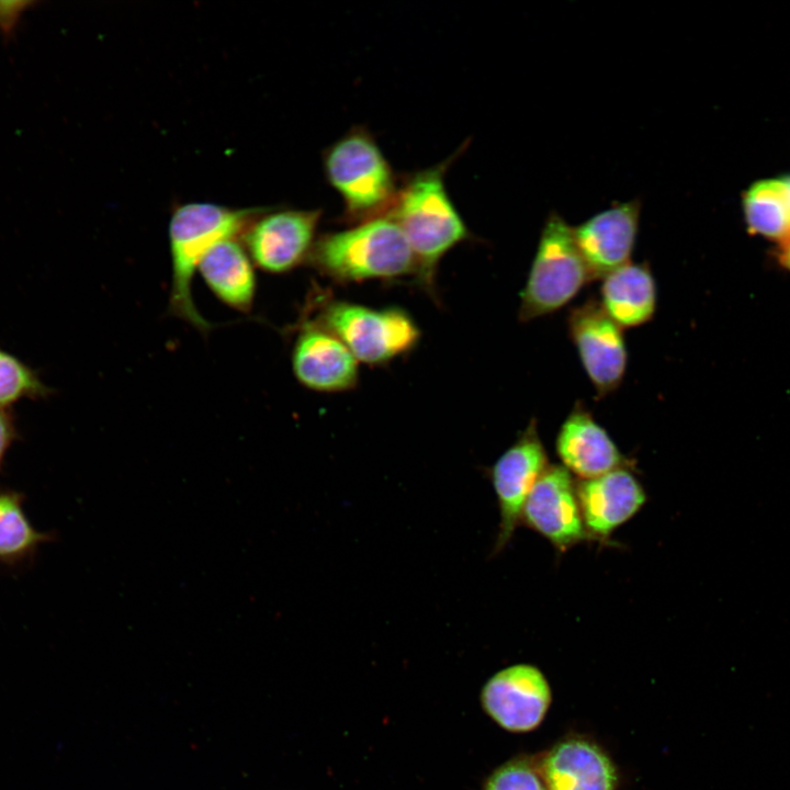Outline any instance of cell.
<instances>
[{
	"instance_id": "12",
	"label": "cell",
	"mask_w": 790,
	"mask_h": 790,
	"mask_svg": "<svg viewBox=\"0 0 790 790\" xmlns=\"http://www.w3.org/2000/svg\"><path fill=\"white\" fill-rule=\"evenodd\" d=\"M358 360L332 332L315 320L302 317L292 347L295 379L308 390L338 393L356 387Z\"/></svg>"
},
{
	"instance_id": "13",
	"label": "cell",
	"mask_w": 790,
	"mask_h": 790,
	"mask_svg": "<svg viewBox=\"0 0 790 790\" xmlns=\"http://www.w3.org/2000/svg\"><path fill=\"white\" fill-rule=\"evenodd\" d=\"M640 213L641 202L632 200L613 204L573 227L575 242L594 280L630 262Z\"/></svg>"
},
{
	"instance_id": "6",
	"label": "cell",
	"mask_w": 790,
	"mask_h": 790,
	"mask_svg": "<svg viewBox=\"0 0 790 790\" xmlns=\"http://www.w3.org/2000/svg\"><path fill=\"white\" fill-rule=\"evenodd\" d=\"M317 324L332 332L358 362L383 365L410 352L419 342L420 330L403 308H373L334 300L320 306Z\"/></svg>"
},
{
	"instance_id": "25",
	"label": "cell",
	"mask_w": 790,
	"mask_h": 790,
	"mask_svg": "<svg viewBox=\"0 0 790 790\" xmlns=\"http://www.w3.org/2000/svg\"><path fill=\"white\" fill-rule=\"evenodd\" d=\"M778 260L785 269L790 271V238L780 244Z\"/></svg>"
},
{
	"instance_id": "24",
	"label": "cell",
	"mask_w": 790,
	"mask_h": 790,
	"mask_svg": "<svg viewBox=\"0 0 790 790\" xmlns=\"http://www.w3.org/2000/svg\"><path fill=\"white\" fill-rule=\"evenodd\" d=\"M16 437V428L12 415L0 408V464Z\"/></svg>"
},
{
	"instance_id": "18",
	"label": "cell",
	"mask_w": 790,
	"mask_h": 790,
	"mask_svg": "<svg viewBox=\"0 0 790 790\" xmlns=\"http://www.w3.org/2000/svg\"><path fill=\"white\" fill-rule=\"evenodd\" d=\"M599 303L622 329L648 323L657 306L655 278L647 263L629 262L601 279Z\"/></svg>"
},
{
	"instance_id": "19",
	"label": "cell",
	"mask_w": 790,
	"mask_h": 790,
	"mask_svg": "<svg viewBox=\"0 0 790 790\" xmlns=\"http://www.w3.org/2000/svg\"><path fill=\"white\" fill-rule=\"evenodd\" d=\"M742 211L752 234L779 244L790 238V193L782 176L749 184L742 194Z\"/></svg>"
},
{
	"instance_id": "17",
	"label": "cell",
	"mask_w": 790,
	"mask_h": 790,
	"mask_svg": "<svg viewBox=\"0 0 790 790\" xmlns=\"http://www.w3.org/2000/svg\"><path fill=\"white\" fill-rule=\"evenodd\" d=\"M198 272L223 304L242 314L251 312L257 275L240 238L224 239L213 245L200 261Z\"/></svg>"
},
{
	"instance_id": "2",
	"label": "cell",
	"mask_w": 790,
	"mask_h": 790,
	"mask_svg": "<svg viewBox=\"0 0 790 790\" xmlns=\"http://www.w3.org/2000/svg\"><path fill=\"white\" fill-rule=\"evenodd\" d=\"M453 159L406 178L387 213L405 234L416 258L417 280L430 293L441 259L471 236L444 184Z\"/></svg>"
},
{
	"instance_id": "5",
	"label": "cell",
	"mask_w": 790,
	"mask_h": 790,
	"mask_svg": "<svg viewBox=\"0 0 790 790\" xmlns=\"http://www.w3.org/2000/svg\"><path fill=\"white\" fill-rule=\"evenodd\" d=\"M592 280L575 242L573 227L551 212L520 293L519 320L529 323L560 311Z\"/></svg>"
},
{
	"instance_id": "9",
	"label": "cell",
	"mask_w": 790,
	"mask_h": 790,
	"mask_svg": "<svg viewBox=\"0 0 790 790\" xmlns=\"http://www.w3.org/2000/svg\"><path fill=\"white\" fill-rule=\"evenodd\" d=\"M571 340L598 396L613 393L622 383L628 349L622 328L610 318L598 300L589 298L567 316Z\"/></svg>"
},
{
	"instance_id": "16",
	"label": "cell",
	"mask_w": 790,
	"mask_h": 790,
	"mask_svg": "<svg viewBox=\"0 0 790 790\" xmlns=\"http://www.w3.org/2000/svg\"><path fill=\"white\" fill-rule=\"evenodd\" d=\"M548 790H616L618 774L595 743L572 737L555 744L539 767Z\"/></svg>"
},
{
	"instance_id": "14",
	"label": "cell",
	"mask_w": 790,
	"mask_h": 790,
	"mask_svg": "<svg viewBox=\"0 0 790 790\" xmlns=\"http://www.w3.org/2000/svg\"><path fill=\"white\" fill-rule=\"evenodd\" d=\"M576 493L587 532L602 542L634 517L647 499L642 484L625 466L577 479Z\"/></svg>"
},
{
	"instance_id": "20",
	"label": "cell",
	"mask_w": 790,
	"mask_h": 790,
	"mask_svg": "<svg viewBox=\"0 0 790 790\" xmlns=\"http://www.w3.org/2000/svg\"><path fill=\"white\" fill-rule=\"evenodd\" d=\"M24 515L15 495L0 494V557H16L30 551L40 540Z\"/></svg>"
},
{
	"instance_id": "11",
	"label": "cell",
	"mask_w": 790,
	"mask_h": 790,
	"mask_svg": "<svg viewBox=\"0 0 790 790\" xmlns=\"http://www.w3.org/2000/svg\"><path fill=\"white\" fill-rule=\"evenodd\" d=\"M521 523L561 552L592 539L582 517L576 481L562 464H550L535 482L523 506Z\"/></svg>"
},
{
	"instance_id": "22",
	"label": "cell",
	"mask_w": 790,
	"mask_h": 790,
	"mask_svg": "<svg viewBox=\"0 0 790 790\" xmlns=\"http://www.w3.org/2000/svg\"><path fill=\"white\" fill-rule=\"evenodd\" d=\"M482 790H548L539 769L528 758L517 757L497 767Z\"/></svg>"
},
{
	"instance_id": "21",
	"label": "cell",
	"mask_w": 790,
	"mask_h": 790,
	"mask_svg": "<svg viewBox=\"0 0 790 790\" xmlns=\"http://www.w3.org/2000/svg\"><path fill=\"white\" fill-rule=\"evenodd\" d=\"M52 391L37 373L13 354L0 349V408L7 409L21 399H37Z\"/></svg>"
},
{
	"instance_id": "10",
	"label": "cell",
	"mask_w": 790,
	"mask_h": 790,
	"mask_svg": "<svg viewBox=\"0 0 790 790\" xmlns=\"http://www.w3.org/2000/svg\"><path fill=\"white\" fill-rule=\"evenodd\" d=\"M552 702L545 675L534 665L507 666L484 684L481 703L485 713L501 729L512 733L535 730Z\"/></svg>"
},
{
	"instance_id": "3",
	"label": "cell",
	"mask_w": 790,
	"mask_h": 790,
	"mask_svg": "<svg viewBox=\"0 0 790 790\" xmlns=\"http://www.w3.org/2000/svg\"><path fill=\"white\" fill-rule=\"evenodd\" d=\"M307 263L340 284L418 274L410 245L390 214L317 236Z\"/></svg>"
},
{
	"instance_id": "8",
	"label": "cell",
	"mask_w": 790,
	"mask_h": 790,
	"mask_svg": "<svg viewBox=\"0 0 790 790\" xmlns=\"http://www.w3.org/2000/svg\"><path fill=\"white\" fill-rule=\"evenodd\" d=\"M549 465L538 422L532 419L489 469L499 510V526L493 553L501 552L510 542L516 528L521 523L526 500Z\"/></svg>"
},
{
	"instance_id": "15",
	"label": "cell",
	"mask_w": 790,
	"mask_h": 790,
	"mask_svg": "<svg viewBox=\"0 0 790 790\" xmlns=\"http://www.w3.org/2000/svg\"><path fill=\"white\" fill-rule=\"evenodd\" d=\"M555 450L562 465L578 479L594 478L625 466L619 447L582 404H576L563 420Z\"/></svg>"
},
{
	"instance_id": "4",
	"label": "cell",
	"mask_w": 790,
	"mask_h": 790,
	"mask_svg": "<svg viewBox=\"0 0 790 790\" xmlns=\"http://www.w3.org/2000/svg\"><path fill=\"white\" fill-rule=\"evenodd\" d=\"M326 179L341 196L349 223L358 224L387 214L399 185L395 173L370 132L354 127L324 151Z\"/></svg>"
},
{
	"instance_id": "1",
	"label": "cell",
	"mask_w": 790,
	"mask_h": 790,
	"mask_svg": "<svg viewBox=\"0 0 790 790\" xmlns=\"http://www.w3.org/2000/svg\"><path fill=\"white\" fill-rule=\"evenodd\" d=\"M264 208L230 207L213 202H189L173 208L168 225L171 284L167 311L170 316L203 335L214 328L193 301L192 281L199 263L216 242L240 238Z\"/></svg>"
},
{
	"instance_id": "7",
	"label": "cell",
	"mask_w": 790,
	"mask_h": 790,
	"mask_svg": "<svg viewBox=\"0 0 790 790\" xmlns=\"http://www.w3.org/2000/svg\"><path fill=\"white\" fill-rule=\"evenodd\" d=\"M321 210L266 207L246 228L240 241L255 267L283 274L307 263Z\"/></svg>"
},
{
	"instance_id": "23",
	"label": "cell",
	"mask_w": 790,
	"mask_h": 790,
	"mask_svg": "<svg viewBox=\"0 0 790 790\" xmlns=\"http://www.w3.org/2000/svg\"><path fill=\"white\" fill-rule=\"evenodd\" d=\"M29 4L32 2H0V30L5 34L11 33Z\"/></svg>"
}]
</instances>
